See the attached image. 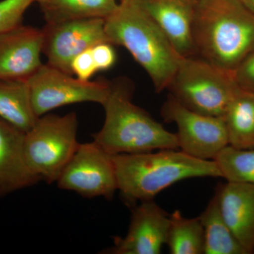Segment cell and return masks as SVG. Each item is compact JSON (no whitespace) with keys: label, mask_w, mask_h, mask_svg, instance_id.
<instances>
[{"label":"cell","mask_w":254,"mask_h":254,"mask_svg":"<svg viewBox=\"0 0 254 254\" xmlns=\"http://www.w3.org/2000/svg\"><path fill=\"white\" fill-rule=\"evenodd\" d=\"M222 118L229 145L237 149L254 148V93L239 90Z\"/></svg>","instance_id":"17"},{"label":"cell","mask_w":254,"mask_h":254,"mask_svg":"<svg viewBox=\"0 0 254 254\" xmlns=\"http://www.w3.org/2000/svg\"><path fill=\"white\" fill-rule=\"evenodd\" d=\"M43 33L23 26L0 33V79L27 81L43 64Z\"/></svg>","instance_id":"12"},{"label":"cell","mask_w":254,"mask_h":254,"mask_svg":"<svg viewBox=\"0 0 254 254\" xmlns=\"http://www.w3.org/2000/svg\"><path fill=\"white\" fill-rule=\"evenodd\" d=\"M33 0L0 1V33L21 24L23 16Z\"/></svg>","instance_id":"22"},{"label":"cell","mask_w":254,"mask_h":254,"mask_svg":"<svg viewBox=\"0 0 254 254\" xmlns=\"http://www.w3.org/2000/svg\"><path fill=\"white\" fill-rule=\"evenodd\" d=\"M192 37L197 56L233 72L254 51V14L240 0H197Z\"/></svg>","instance_id":"1"},{"label":"cell","mask_w":254,"mask_h":254,"mask_svg":"<svg viewBox=\"0 0 254 254\" xmlns=\"http://www.w3.org/2000/svg\"><path fill=\"white\" fill-rule=\"evenodd\" d=\"M113 45L105 42L91 48L92 55L98 71H105L113 67L116 62L117 56Z\"/></svg>","instance_id":"24"},{"label":"cell","mask_w":254,"mask_h":254,"mask_svg":"<svg viewBox=\"0 0 254 254\" xmlns=\"http://www.w3.org/2000/svg\"><path fill=\"white\" fill-rule=\"evenodd\" d=\"M199 218L204 230V254H250L225 221L216 191Z\"/></svg>","instance_id":"19"},{"label":"cell","mask_w":254,"mask_h":254,"mask_svg":"<svg viewBox=\"0 0 254 254\" xmlns=\"http://www.w3.org/2000/svg\"><path fill=\"white\" fill-rule=\"evenodd\" d=\"M168 89L188 109L222 117L240 88L232 71L195 56L182 58Z\"/></svg>","instance_id":"5"},{"label":"cell","mask_w":254,"mask_h":254,"mask_svg":"<svg viewBox=\"0 0 254 254\" xmlns=\"http://www.w3.org/2000/svg\"><path fill=\"white\" fill-rule=\"evenodd\" d=\"M134 1L166 35L180 56H197L192 37L197 0Z\"/></svg>","instance_id":"13"},{"label":"cell","mask_w":254,"mask_h":254,"mask_svg":"<svg viewBox=\"0 0 254 254\" xmlns=\"http://www.w3.org/2000/svg\"><path fill=\"white\" fill-rule=\"evenodd\" d=\"M133 1V0H120V2H122V1Z\"/></svg>","instance_id":"28"},{"label":"cell","mask_w":254,"mask_h":254,"mask_svg":"<svg viewBox=\"0 0 254 254\" xmlns=\"http://www.w3.org/2000/svg\"><path fill=\"white\" fill-rule=\"evenodd\" d=\"M77 115H44L23 138V153L28 170L40 182L54 183L72 158L78 144Z\"/></svg>","instance_id":"6"},{"label":"cell","mask_w":254,"mask_h":254,"mask_svg":"<svg viewBox=\"0 0 254 254\" xmlns=\"http://www.w3.org/2000/svg\"><path fill=\"white\" fill-rule=\"evenodd\" d=\"M165 245L172 254H204V230L199 217L185 218L177 210L170 214Z\"/></svg>","instance_id":"20"},{"label":"cell","mask_w":254,"mask_h":254,"mask_svg":"<svg viewBox=\"0 0 254 254\" xmlns=\"http://www.w3.org/2000/svg\"><path fill=\"white\" fill-rule=\"evenodd\" d=\"M119 4L116 0H47L40 6L46 23L53 24L86 18L106 19Z\"/></svg>","instance_id":"18"},{"label":"cell","mask_w":254,"mask_h":254,"mask_svg":"<svg viewBox=\"0 0 254 254\" xmlns=\"http://www.w3.org/2000/svg\"><path fill=\"white\" fill-rule=\"evenodd\" d=\"M237 85L242 89L254 78V51L250 53L233 71Z\"/></svg>","instance_id":"25"},{"label":"cell","mask_w":254,"mask_h":254,"mask_svg":"<svg viewBox=\"0 0 254 254\" xmlns=\"http://www.w3.org/2000/svg\"><path fill=\"white\" fill-rule=\"evenodd\" d=\"M247 9L250 10L254 14V0H240Z\"/></svg>","instance_id":"26"},{"label":"cell","mask_w":254,"mask_h":254,"mask_svg":"<svg viewBox=\"0 0 254 254\" xmlns=\"http://www.w3.org/2000/svg\"><path fill=\"white\" fill-rule=\"evenodd\" d=\"M105 23V18H93L46 23L42 31L43 53L48 59L47 64L73 75L71 62L78 54L98 43H110Z\"/></svg>","instance_id":"10"},{"label":"cell","mask_w":254,"mask_h":254,"mask_svg":"<svg viewBox=\"0 0 254 254\" xmlns=\"http://www.w3.org/2000/svg\"><path fill=\"white\" fill-rule=\"evenodd\" d=\"M162 116L177 127L180 149L202 160H215L229 145L222 117L208 116L192 111L170 95L162 108Z\"/></svg>","instance_id":"9"},{"label":"cell","mask_w":254,"mask_h":254,"mask_svg":"<svg viewBox=\"0 0 254 254\" xmlns=\"http://www.w3.org/2000/svg\"><path fill=\"white\" fill-rule=\"evenodd\" d=\"M170 215L153 200L141 202L132 213L125 237L114 238L106 254H159L166 244Z\"/></svg>","instance_id":"11"},{"label":"cell","mask_w":254,"mask_h":254,"mask_svg":"<svg viewBox=\"0 0 254 254\" xmlns=\"http://www.w3.org/2000/svg\"><path fill=\"white\" fill-rule=\"evenodd\" d=\"M27 82L38 118L64 105L85 102L103 105L111 88L110 82L82 81L48 64H43Z\"/></svg>","instance_id":"7"},{"label":"cell","mask_w":254,"mask_h":254,"mask_svg":"<svg viewBox=\"0 0 254 254\" xmlns=\"http://www.w3.org/2000/svg\"><path fill=\"white\" fill-rule=\"evenodd\" d=\"M215 191L232 233L249 254L254 253V185L227 182Z\"/></svg>","instance_id":"14"},{"label":"cell","mask_w":254,"mask_h":254,"mask_svg":"<svg viewBox=\"0 0 254 254\" xmlns=\"http://www.w3.org/2000/svg\"><path fill=\"white\" fill-rule=\"evenodd\" d=\"M105 28L110 43L126 48L146 71L155 91L168 89L183 58L134 0L120 2Z\"/></svg>","instance_id":"3"},{"label":"cell","mask_w":254,"mask_h":254,"mask_svg":"<svg viewBox=\"0 0 254 254\" xmlns=\"http://www.w3.org/2000/svg\"><path fill=\"white\" fill-rule=\"evenodd\" d=\"M24 135V132L0 118V198L40 182L25 163Z\"/></svg>","instance_id":"15"},{"label":"cell","mask_w":254,"mask_h":254,"mask_svg":"<svg viewBox=\"0 0 254 254\" xmlns=\"http://www.w3.org/2000/svg\"><path fill=\"white\" fill-rule=\"evenodd\" d=\"M215 162L227 182L254 185V148L237 149L228 145L218 153Z\"/></svg>","instance_id":"21"},{"label":"cell","mask_w":254,"mask_h":254,"mask_svg":"<svg viewBox=\"0 0 254 254\" xmlns=\"http://www.w3.org/2000/svg\"><path fill=\"white\" fill-rule=\"evenodd\" d=\"M33 1H37V2L39 3L40 4H41V3L45 2L47 0H33Z\"/></svg>","instance_id":"27"},{"label":"cell","mask_w":254,"mask_h":254,"mask_svg":"<svg viewBox=\"0 0 254 254\" xmlns=\"http://www.w3.org/2000/svg\"><path fill=\"white\" fill-rule=\"evenodd\" d=\"M118 190L128 203L153 200L182 180L221 177L213 160L190 156L179 149L113 155Z\"/></svg>","instance_id":"2"},{"label":"cell","mask_w":254,"mask_h":254,"mask_svg":"<svg viewBox=\"0 0 254 254\" xmlns=\"http://www.w3.org/2000/svg\"><path fill=\"white\" fill-rule=\"evenodd\" d=\"M71 69L73 74L82 81H90L92 76L98 71L91 48L78 54L71 62Z\"/></svg>","instance_id":"23"},{"label":"cell","mask_w":254,"mask_h":254,"mask_svg":"<svg viewBox=\"0 0 254 254\" xmlns=\"http://www.w3.org/2000/svg\"></svg>","instance_id":"29"},{"label":"cell","mask_w":254,"mask_h":254,"mask_svg":"<svg viewBox=\"0 0 254 254\" xmlns=\"http://www.w3.org/2000/svg\"><path fill=\"white\" fill-rule=\"evenodd\" d=\"M129 85L111 83L105 100L104 124L93 141L111 155L146 153L163 149H180L177 133L133 104Z\"/></svg>","instance_id":"4"},{"label":"cell","mask_w":254,"mask_h":254,"mask_svg":"<svg viewBox=\"0 0 254 254\" xmlns=\"http://www.w3.org/2000/svg\"><path fill=\"white\" fill-rule=\"evenodd\" d=\"M56 183L85 198L110 199L118 190L113 155L94 141L79 143Z\"/></svg>","instance_id":"8"},{"label":"cell","mask_w":254,"mask_h":254,"mask_svg":"<svg viewBox=\"0 0 254 254\" xmlns=\"http://www.w3.org/2000/svg\"><path fill=\"white\" fill-rule=\"evenodd\" d=\"M0 118L26 133L39 118L32 105L27 81L0 79Z\"/></svg>","instance_id":"16"}]
</instances>
